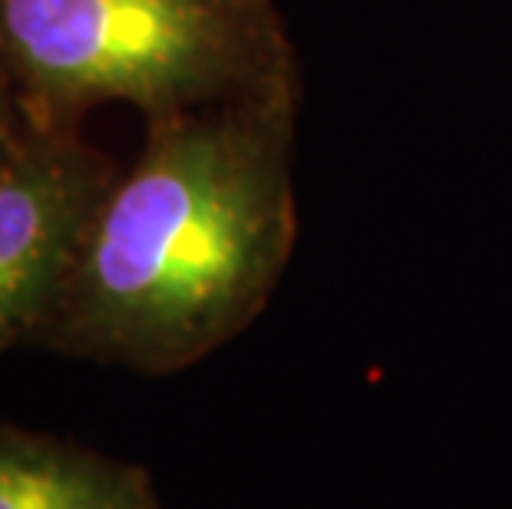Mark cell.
<instances>
[{
	"label": "cell",
	"instance_id": "1",
	"mask_svg": "<svg viewBox=\"0 0 512 509\" xmlns=\"http://www.w3.org/2000/svg\"><path fill=\"white\" fill-rule=\"evenodd\" d=\"M294 93L149 119L96 205L37 344L176 374L268 305L294 245Z\"/></svg>",
	"mask_w": 512,
	"mask_h": 509
},
{
	"label": "cell",
	"instance_id": "2",
	"mask_svg": "<svg viewBox=\"0 0 512 509\" xmlns=\"http://www.w3.org/2000/svg\"><path fill=\"white\" fill-rule=\"evenodd\" d=\"M0 60L40 126L106 100L162 119L291 90L271 0H0Z\"/></svg>",
	"mask_w": 512,
	"mask_h": 509
},
{
	"label": "cell",
	"instance_id": "3",
	"mask_svg": "<svg viewBox=\"0 0 512 509\" xmlns=\"http://www.w3.org/2000/svg\"><path fill=\"white\" fill-rule=\"evenodd\" d=\"M116 172L76 126L30 119L0 149V354L37 338Z\"/></svg>",
	"mask_w": 512,
	"mask_h": 509
},
{
	"label": "cell",
	"instance_id": "4",
	"mask_svg": "<svg viewBox=\"0 0 512 509\" xmlns=\"http://www.w3.org/2000/svg\"><path fill=\"white\" fill-rule=\"evenodd\" d=\"M0 509H166L149 473L80 443L0 427Z\"/></svg>",
	"mask_w": 512,
	"mask_h": 509
},
{
	"label": "cell",
	"instance_id": "5",
	"mask_svg": "<svg viewBox=\"0 0 512 509\" xmlns=\"http://www.w3.org/2000/svg\"><path fill=\"white\" fill-rule=\"evenodd\" d=\"M27 126L30 119L24 113V106H20V96L14 90V80H10L4 60H0V149L17 143L27 133Z\"/></svg>",
	"mask_w": 512,
	"mask_h": 509
}]
</instances>
